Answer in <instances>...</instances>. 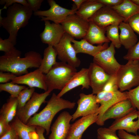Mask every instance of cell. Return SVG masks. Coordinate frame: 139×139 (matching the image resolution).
Wrapping results in <instances>:
<instances>
[{"label":"cell","mask_w":139,"mask_h":139,"mask_svg":"<svg viewBox=\"0 0 139 139\" xmlns=\"http://www.w3.org/2000/svg\"><path fill=\"white\" fill-rule=\"evenodd\" d=\"M72 115L67 111L61 113L51 127L48 139H66L71 126Z\"/></svg>","instance_id":"obj_14"},{"label":"cell","mask_w":139,"mask_h":139,"mask_svg":"<svg viewBox=\"0 0 139 139\" xmlns=\"http://www.w3.org/2000/svg\"><path fill=\"white\" fill-rule=\"evenodd\" d=\"M13 43L8 38L3 39L0 38V51L4 54L10 53L15 47Z\"/></svg>","instance_id":"obj_36"},{"label":"cell","mask_w":139,"mask_h":139,"mask_svg":"<svg viewBox=\"0 0 139 139\" xmlns=\"http://www.w3.org/2000/svg\"><path fill=\"white\" fill-rule=\"evenodd\" d=\"M18 102L17 98L10 97L4 104L0 111V116L8 122L12 121L16 116Z\"/></svg>","instance_id":"obj_29"},{"label":"cell","mask_w":139,"mask_h":139,"mask_svg":"<svg viewBox=\"0 0 139 139\" xmlns=\"http://www.w3.org/2000/svg\"><path fill=\"white\" fill-rule=\"evenodd\" d=\"M11 82L17 84H24L30 88L36 87L44 90H48L45 74L39 68L23 75L17 76L13 79Z\"/></svg>","instance_id":"obj_16"},{"label":"cell","mask_w":139,"mask_h":139,"mask_svg":"<svg viewBox=\"0 0 139 139\" xmlns=\"http://www.w3.org/2000/svg\"><path fill=\"white\" fill-rule=\"evenodd\" d=\"M21 54L15 47L10 53L0 56V71L11 72L19 76L28 73L29 68H39L42 59L39 53L29 51L22 58L20 57Z\"/></svg>","instance_id":"obj_1"},{"label":"cell","mask_w":139,"mask_h":139,"mask_svg":"<svg viewBox=\"0 0 139 139\" xmlns=\"http://www.w3.org/2000/svg\"><path fill=\"white\" fill-rule=\"evenodd\" d=\"M72 42L77 54H85L93 57L99 52L107 49L109 46L108 43H105L103 45H98L97 46H94L84 39L78 41L73 38L72 40Z\"/></svg>","instance_id":"obj_23"},{"label":"cell","mask_w":139,"mask_h":139,"mask_svg":"<svg viewBox=\"0 0 139 139\" xmlns=\"http://www.w3.org/2000/svg\"><path fill=\"white\" fill-rule=\"evenodd\" d=\"M79 97L77 102V108L72 115V121H74L79 117L98 112L100 105L97 102L96 95L92 93L86 94L81 93Z\"/></svg>","instance_id":"obj_11"},{"label":"cell","mask_w":139,"mask_h":139,"mask_svg":"<svg viewBox=\"0 0 139 139\" xmlns=\"http://www.w3.org/2000/svg\"><path fill=\"white\" fill-rule=\"evenodd\" d=\"M10 125L12 126L20 139H38L36 126L25 124L15 116Z\"/></svg>","instance_id":"obj_24"},{"label":"cell","mask_w":139,"mask_h":139,"mask_svg":"<svg viewBox=\"0 0 139 139\" xmlns=\"http://www.w3.org/2000/svg\"><path fill=\"white\" fill-rule=\"evenodd\" d=\"M105 6L98 0H86L75 13L88 20L100 9Z\"/></svg>","instance_id":"obj_26"},{"label":"cell","mask_w":139,"mask_h":139,"mask_svg":"<svg viewBox=\"0 0 139 139\" xmlns=\"http://www.w3.org/2000/svg\"><path fill=\"white\" fill-rule=\"evenodd\" d=\"M111 7L125 19V22L133 15L139 13V6L134 4L131 0H123L119 5Z\"/></svg>","instance_id":"obj_27"},{"label":"cell","mask_w":139,"mask_h":139,"mask_svg":"<svg viewBox=\"0 0 139 139\" xmlns=\"http://www.w3.org/2000/svg\"><path fill=\"white\" fill-rule=\"evenodd\" d=\"M47 2L50 6L49 9L34 12V15L40 18L42 21H51L55 23L61 24L68 16L75 13L77 10L76 7L71 9L62 7L54 0H48Z\"/></svg>","instance_id":"obj_7"},{"label":"cell","mask_w":139,"mask_h":139,"mask_svg":"<svg viewBox=\"0 0 139 139\" xmlns=\"http://www.w3.org/2000/svg\"><path fill=\"white\" fill-rule=\"evenodd\" d=\"M88 69L90 86L92 89V93L97 94L102 91L111 76L94 62L90 63Z\"/></svg>","instance_id":"obj_15"},{"label":"cell","mask_w":139,"mask_h":139,"mask_svg":"<svg viewBox=\"0 0 139 139\" xmlns=\"http://www.w3.org/2000/svg\"><path fill=\"white\" fill-rule=\"evenodd\" d=\"M73 38L65 32L59 43L53 47L59 60L76 68L80 65L81 61L71 43Z\"/></svg>","instance_id":"obj_6"},{"label":"cell","mask_w":139,"mask_h":139,"mask_svg":"<svg viewBox=\"0 0 139 139\" xmlns=\"http://www.w3.org/2000/svg\"><path fill=\"white\" fill-rule=\"evenodd\" d=\"M57 56V54L53 47L48 46L44 50L43 57L39 68L40 70L44 74H47L57 62L56 61Z\"/></svg>","instance_id":"obj_28"},{"label":"cell","mask_w":139,"mask_h":139,"mask_svg":"<svg viewBox=\"0 0 139 139\" xmlns=\"http://www.w3.org/2000/svg\"><path fill=\"white\" fill-rule=\"evenodd\" d=\"M116 131L109 127H100L97 130V139H121L117 135Z\"/></svg>","instance_id":"obj_33"},{"label":"cell","mask_w":139,"mask_h":139,"mask_svg":"<svg viewBox=\"0 0 139 139\" xmlns=\"http://www.w3.org/2000/svg\"><path fill=\"white\" fill-rule=\"evenodd\" d=\"M138 120H137V127L138 130L139 129V111H138Z\"/></svg>","instance_id":"obj_49"},{"label":"cell","mask_w":139,"mask_h":139,"mask_svg":"<svg viewBox=\"0 0 139 139\" xmlns=\"http://www.w3.org/2000/svg\"><path fill=\"white\" fill-rule=\"evenodd\" d=\"M51 92L47 91L39 93L34 92L30 99L22 108L17 109L16 116L27 124L28 120L38 110L41 105L46 102V99Z\"/></svg>","instance_id":"obj_10"},{"label":"cell","mask_w":139,"mask_h":139,"mask_svg":"<svg viewBox=\"0 0 139 139\" xmlns=\"http://www.w3.org/2000/svg\"><path fill=\"white\" fill-rule=\"evenodd\" d=\"M96 97L97 102L100 105L96 124L99 121L104 112L110 107L119 102L128 99L126 92H121L119 90L110 92L102 91L96 94Z\"/></svg>","instance_id":"obj_12"},{"label":"cell","mask_w":139,"mask_h":139,"mask_svg":"<svg viewBox=\"0 0 139 139\" xmlns=\"http://www.w3.org/2000/svg\"><path fill=\"white\" fill-rule=\"evenodd\" d=\"M11 126V129L0 137V139H18V138L19 136L15 131L12 126Z\"/></svg>","instance_id":"obj_44"},{"label":"cell","mask_w":139,"mask_h":139,"mask_svg":"<svg viewBox=\"0 0 139 139\" xmlns=\"http://www.w3.org/2000/svg\"><path fill=\"white\" fill-rule=\"evenodd\" d=\"M18 3L23 5L29 7L28 4L26 0H1L0 4H4L3 9H6L13 4Z\"/></svg>","instance_id":"obj_39"},{"label":"cell","mask_w":139,"mask_h":139,"mask_svg":"<svg viewBox=\"0 0 139 139\" xmlns=\"http://www.w3.org/2000/svg\"><path fill=\"white\" fill-rule=\"evenodd\" d=\"M115 48L111 43L107 48L99 52L93 58V62L111 76L116 75L121 65L115 57Z\"/></svg>","instance_id":"obj_8"},{"label":"cell","mask_w":139,"mask_h":139,"mask_svg":"<svg viewBox=\"0 0 139 139\" xmlns=\"http://www.w3.org/2000/svg\"><path fill=\"white\" fill-rule=\"evenodd\" d=\"M45 28L40 34L42 42L54 46L60 42L65 32L61 24L44 21Z\"/></svg>","instance_id":"obj_18"},{"label":"cell","mask_w":139,"mask_h":139,"mask_svg":"<svg viewBox=\"0 0 139 139\" xmlns=\"http://www.w3.org/2000/svg\"><path fill=\"white\" fill-rule=\"evenodd\" d=\"M98 112L81 117L71 124L69 132L66 139H81L85 131L90 126L96 123Z\"/></svg>","instance_id":"obj_19"},{"label":"cell","mask_w":139,"mask_h":139,"mask_svg":"<svg viewBox=\"0 0 139 139\" xmlns=\"http://www.w3.org/2000/svg\"><path fill=\"white\" fill-rule=\"evenodd\" d=\"M86 0H72L76 5V7L78 10L79 9L82 4L85 2Z\"/></svg>","instance_id":"obj_47"},{"label":"cell","mask_w":139,"mask_h":139,"mask_svg":"<svg viewBox=\"0 0 139 139\" xmlns=\"http://www.w3.org/2000/svg\"><path fill=\"white\" fill-rule=\"evenodd\" d=\"M105 6L112 7L118 6L123 2V0H98Z\"/></svg>","instance_id":"obj_45"},{"label":"cell","mask_w":139,"mask_h":139,"mask_svg":"<svg viewBox=\"0 0 139 139\" xmlns=\"http://www.w3.org/2000/svg\"><path fill=\"white\" fill-rule=\"evenodd\" d=\"M119 24H114L109 25L106 28V37L111 41L115 48H119L121 46L118 32Z\"/></svg>","instance_id":"obj_30"},{"label":"cell","mask_w":139,"mask_h":139,"mask_svg":"<svg viewBox=\"0 0 139 139\" xmlns=\"http://www.w3.org/2000/svg\"><path fill=\"white\" fill-rule=\"evenodd\" d=\"M81 86V89H88L90 86L88 68H82L77 72L65 86L57 94L61 97L67 92L76 88Z\"/></svg>","instance_id":"obj_21"},{"label":"cell","mask_w":139,"mask_h":139,"mask_svg":"<svg viewBox=\"0 0 139 139\" xmlns=\"http://www.w3.org/2000/svg\"><path fill=\"white\" fill-rule=\"evenodd\" d=\"M18 139H20L19 137L18 138Z\"/></svg>","instance_id":"obj_50"},{"label":"cell","mask_w":139,"mask_h":139,"mask_svg":"<svg viewBox=\"0 0 139 139\" xmlns=\"http://www.w3.org/2000/svg\"><path fill=\"white\" fill-rule=\"evenodd\" d=\"M76 103L58 97L53 93L45 108L38 113L35 114L28 120L27 125L43 128L48 135L50 131L52 120L56 114L65 109H72Z\"/></svg>","instance_id":"obj_2"},{"label":"cell","mask_w":139,"mask_h":139,"mask_svg":"<svg viewBox=\"0 0 139 139\" xmlns=\"http://www.w3.org/2000/svg\"><path fill=\"white\" fill-rule=\"evenodd\" d=\"M11 128V126L9 123L0 116V137L9 131Z\"/></svg>","instance_id":"obj_40"},{"label":"cell","mask_w":139,"mask_h":139,"mask_svg":"<svg viewBox=\"0 0 139 139\" xmlns=\"http://www.w3.org/2000/svg\"><path fill=\"white\" fill-rule=\"evenodd\" d=\"M33 12L29 7L18 3L8 8L6 16L3 18L0 27L7 32L9 35L8 38L15 45L19 30L28 24Z\"/></svg>","instance_id":"obj_3"},{"label":"cell","mask_w":139,"mask_h":139,"mask_svg":"<svg viewBox=\"0 0 139 139\" xmlns=\"http://www.w3.org/2000/svg\"><path fill=\"white\" fill-rule=\"evenodd\" d=\"M27 87L25 86L18 85L11 82L0 84V91H5L8 93L10 97L17 98L20 93Z\"/></svg>","instance_id":"obj_31"},{"label":"cell","mask_w":139,"mask_h":139,"mask_svg":"<svg viewBox=\"0 0 139 139\" xmlns=\"http://www.w3.org/2000/svg\"><path fill=\"white\" fill-rule=\"evenodd\" d=\"M77 72L76 68L67 63L57 62L45 74L47 90H62Z\"/></svg>","instance_id":"obj_4"},{"label":"cell","mask_w":139,"mask_h":139,"mask_svg":"<svg viewBox=\"0 0 139 139\" xmlns=\"http://www.w3.org/2000/svg\"><path fill=\"white\" fill-rule=\"evenodd\" d=\"M138 114V110L135 109L125 116L115 119L108 127L116 131L123 130L128 133L137 135V121L134 120L137 118Z\"/></svg>","instance_id":"obj_20"},{"label":"cell","mask_w":139,"mask_h":139,"mask_svg":"<svg viewBox=\"0 0 139 139\" xmlns=\"http://www.w3.org/2000/svg\"><path fill=\"white\" fill-rule=\"evenodd\" d=\"M16 76L15 75L12 73L8 72H4L0 71V83H8Z\"/></svg>","instance_id":"obj_41"},{"label":"cell","mask_w":139,"mask_h":139,"mask_svg":"<svg viewBox=\"0 0 139 139\" xmlns=\"http://www.w3.org/2000/svg\"><path fill=\"white\" fill-rule=\"evenodd\" d=\"M119 28L120 31L119 39L121 44L126 49L128 50L136 44L137 36L127 23L121 22Z\"/></svg>","instance_id":"obj_25"},{"label":"cell","mask_w":139,"mask_h":139,"mask_svg":"<svg viewBox=\"0 0 139 139\" xmlns=\"http://www.w3.org/2000/svg\"><path fill=\"white\" fill-rule=\"evenodd\" d=\"M89 22V28L83 39L92 45H102L110 42L105 35L107 28H102L91 22Z\"/></svg>","instance_id":"obj_22"},{"label":"cell","mask_w":139,"mask_h":139,"mask_svg":"<svg viewBox=\"0 0 139 139\" xmlns=\"http://www.w3.org/2000/svg\"><path fill=\"white\" fill-rule=\"evenodd\" d=\"M45 131L43 128L36 126V131L38 136V139H46L44 135Z\"/></svg>","instance_id":"obj_46"},{"label":"cell","mask_w":139,"mask_h":139,"mask_svg":"<svg viewBox=\"0 0 139 139\" xmlns=\"http://www.w3.org/2000/svg\"><path fill=\"white\" fill-rule=\"evenodd\" d=\"M60 24L65 33L73 38L83 39L88 32L90 22L74 13L69 15Z\"/></svg>","instance_id":"obj_9"},{"label":"cell","mask_w":139,"mask_h":139,"mask_svg":"<svg viewBox=\"0 0 139 139\" xmlns=\"http://www.w3.org/2000/svg\"><path fill=\"white\" fill-rule=\"evenodd\" d=\"M35 90L34 88L27 87L20 93L17 98L18 102L17 109H20L25 106L31 98Z\"/></svg>","instance_id":"obj_32"},{"label":"cell","mask_w":139,"mask_h":139,"mask_svg":"<svg viewBox=\"0 0 139 139\" xmlns=\"http://www.w3.org/2000/svg\"><path fill=\"white\" fill-rule=\"evenodd\" d=\"M131 1L136 5L139 6V0H131Z\"/></svg>","instance_id":"obj_48"},{"label":"cell","mask_w":139,"mask_h":139,"mask_svg":"<svg viewBox=\"0 0 139 139\" xmlns=\"http://www.w3.org/2000/svg\"><path fill=\"white\" fill-rule=\"evenodd\" d=\"M126 23L128 24L134 31L139 35V13L131 17Z\"/></svg>","instance_id":"obj_38"},{"label":"cell","mask_w":139,"mask_h":139,"mask_svg":"<svg viewBox=\"0 0 139 139\" xmlns=\"http://www.w3.org/2000/svg\"><path fill=\"white\" fill-rule=\"evenodd\" d=\"M88 20L102 28H107L112 24H119L125 21L113 9L105 6L98 10Z\"/></svg>","instance_id":"obj_13"},{"label":"cell","mask_w":139,"mask_h":139,"mask_svg":"<svg viewBox=\"0 0 139 139\" xmlns=\"http://www.w3.org/2000/svg\"><path fill=\"white\" fill-rule=\"evenodd\" d=\"M126 92L128 99L130 100L134 108L139 111V85L136 88Z\"/></svg>","instance_id":"obj_34"},{"label":"cell","mask_w":139,"mask_h":139,"mask_svg":"<svg viewBox=\"0 0 139 139\" xmlns=\"http://www.w3.org/2000/svg\"><path fill=\"white\" fill-rule=\"evenodd\" d=\"M118 89L116 76H111L102 91L106 92L114 91L118 90Z\"/></svg>","instance_id":"obj_37"},{"label":"cell","mask_w":139,"mask_h":139,"mask_svg":"<svg viewBox=\"0 0 139 139\" xmlns=\"http://www.w3.org/2000/svg\"><path fill=\"white\" fill-rule=\"evenodd\" d=\"M136 109L129 99L120 101L106 110L97 124L98 126H102L106 120L110 119L119 118Z\"/></svg>","instance_id":"obj_17"},{"label":"cell","mask_w":139,"mask_h":139,"mask_svg":"<svg viewBox=\"0 0 139 139\" xmlns=\"http://www.w3.org/2000/svg\"><path fill=\"white\" fill-rule=\"evenodd\" d=\"M118 135L121 139H139V135H133L123 130H118Z\"/></svg>","instance_id":"obj_43"},{"label":"cell","mask_w":139,"mask_h":139,"mask_svg":"<svg viewBox=\"0 0 139 139\" xmlns=\"http://www.w3.org/2000/svg\"><path fill=\"white\" fill-rule=\"evenodd\" d=\"M123 58L128 60H139V41L134 46L128 50Z\"/></svg>","instance_id":"obj_35"},{"label":"cell","mask_w":139,"mask_h":139,"mask_svg":"<svg viewBox=\"0 0 139 139\" xmlns=\"http://www.w3.org/2000/svg\"><path fill=\"white\" fill-rule=\"evenodd\" d=\"M29 7L34 12H36L40 9L43 0H26Z\"/></svg>","instance_id":"obj_42"},{"label":"cell","mask_w":139,"mask_h":139,"mask_svg":"<svg viewBox=\"0 0 139 139\" xmlns=\"http://www.w3.org/2000/svg\"><path fill=\"white\" fill-rule=\"evenodd\" d=\"M116 77L119 90L128 91L139 85V60H129L121 65Z\"/></svg>","instance_id":"obj_5"}]
</instances>
